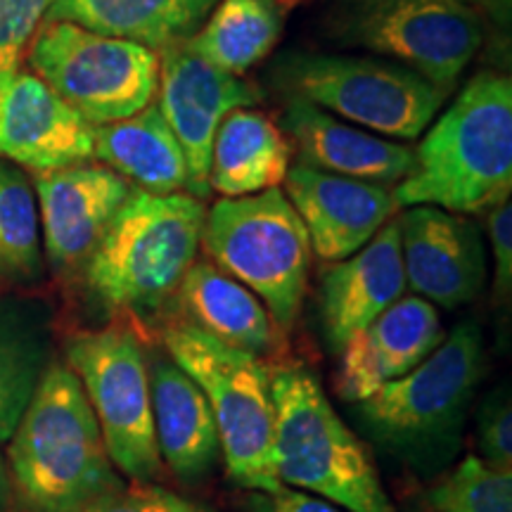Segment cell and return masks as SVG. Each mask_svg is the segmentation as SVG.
Returning a JSON list of instances; mask_svg holds the SVG:
<instances>
[{
  "label": "cell",
  "instance_id": "6da1fadb",
  "mask_svg": "<svg viewBox=\"0 0 512 512\" xmlns=\"http://www.w3.org/2000/svg\"><path fill=\"white\" fill-rule=\"evenodd\" d=\"M512 192V79L477 74L434 121L415 166L392 190L396 209L482 214Z\"/></svg>",
  "mask_w": 512,
  "mask_h": 512
},
{
  "label": "cell",
  "instance_id": "7a4b0ae2",
  "mask_svg": "<svg viewBox=\"0 0 512 512\" xmlns=\"http://www.w3.org/2000/svg\"><path fill=\"white\" fill-rule=\"evenodd\" d=\"M10 479L29 512H79L124 489L69 366L50 363L10 437Z\"/></svg>",
  "mask_w": 512,
  "mask_h": 512
},
{
  "label": "cell",
  "instance_id": "3957f363",
  "mask_svg": "<svg viewBox=\"0 0 512 512\" xmlns=\"http://www.w3.org/2000/svg\"><path fill=\"white\" fill-rule=\"evenodd\" d=\"M207 209L188 192L131 190L86 261V283L112 311L147 313L181 287L197 261Z\"/></svg>",
  "mask_w": 512,
  "mask_h": 512
},
{
  "label": "cell",
  "instance_id": "277c9868",
  "mask_svg": "<svg viewBox=\"0 0 512 512\" xmlns=\"http://www.w3.org/2000/svg\"><path fill=\"white\" fill-rule=\"evenodd\" d=\"M273 458L280 484L311 491L347 512H396L366 444L304 368L273 373Z\"/></svg>",
  "mask_w": 512,
  "mask_h": 512
},
{
  "label": "cell",
  "instance_id": "5b68a950",
  "mask_svg": "<svg viewBox=\"0 0 512 512\" xmlns=\"http://www.w3.org/2000/svg\"><path fill=\"white\" fill-rule=\"evenodd\" d=\"M484 375V342L477 325L460 323L411 373L384 382L356 403L361 425L401 458L427 467L451 458L460 427Z\"/></svg>",
  "mask_w": 512,
  "mask_h": 512
},
{
  "label": "cell",
  "instance_id": "8992f818",
  "mask_svg": "<svg viewBox=\"0 0 512 512\" xmlns=\"http://www.w3.org/2000/svg\"><path fill=\"white\" fill-rule=\"evenodd\" d=\"M166 356L207 396L221 439L228 477L242 489L275 491L273 373L259 356L230 347L195 323L164 330Z\"/></svg>",
  "mask_w": 512,
  "mask_h": 512
},
{
  "label": "cell",
  "instance_id": "52a82bcc",
  "mask_svg": "<svg viewBox=\"0 0 512 512\" xmlns=\"http://www.w3.org/2000/svg\"><path fill=\"white\" fill-rule=\"evenodd\" d=\"M200 247L211 264L264 302L278 328L297 323L313 249L283 188L221 197L204 216Z\"/></svg>",
  "mask_w": 512,
  "mask_h": 512
},
{
  "label": "cell",
  "instance_id": "ba28073f",
  "mask_svg": "<svg viewBox=\"0 0 512 512\" xmlns=\"http://www.w3.org/2000/svg\"><path fill=\"white\" fill-rule=\"evenodd\" d=\"M273 81L287 98L399 143L420 138L448 98L425 76L384 57L294 50L275 64Z\"/></svg>",
  "mask_w": 512,
  "mask_h": 512
},
{
  "label": "cell",
  "instance_id": "9c48e42d",
  "mask_svg": "<svg viewBox=\"0 0 512 512\" xmlns=\"http://www.w3.org/2000/svg\"><path fill=\"white\" fill-rule=\"evenodd\" d=\"M330 38L399 62L446 95L484 41L467 0H332Z\"/></svg>",
  "mask_w": 512,
  "mask_h": 512
},
{
  "label": "cell",
  "instance_id": "30bf717a",
  "mask_svg": "<svg viewBox=\"0 0 512 512\" xmlns=\"http://www.w3.org/2000/svg\"><path fill=\"white\" fill-rule=\"evenodd\" d=\"M29 62L38 79L91 126L114 124L150 105L159 83V53L46 19L31 41Z\"/></svg>",
  "mask_w": 512,
  "mask_h": 512
},
{
  "label": "cell",
  "instance_id": "8fae6325",
  "mask_svg": "<svg viewBox=\"0 0 512 512\" xmlns=\"http://www.w3.org/2000/svg\"><path fill=\"white\" fill-rule=\"evenodd\" d=\"M67 366L83 384L112 465L133 484L152 482L162 458L152 420L150 370L138 337L124 328L69 337Z\"/></svg>",
  "mask_w": 512,
  "mask_h": 512
},
{
  "label": "cell",
  "instance_id": "7c38bea8",
  "mask_svg": "<svg viewBox=\"0 0 512 512\" xmlns=\"http://www.w3.org/2000/svg\"><path fill=\"white\" fill-rule=\"evenodd\" d=\"M157 107L181 143L190 169L188 192L197 200L209 195L211 145L221 121L233 110L252 107L261 95L252 83L204 60L188 41L159 50Z\"/></svg>",
  "mask_w": 512,
  "mask_h": 512
},
{
  "label": "cell",
  "instance_id": "4fadbf2b",
  "mask_svg": "<svg viewBox=\"0 0 512 512\" xmlns=\"http://www.w3.org/2000/svg\"><path fill=\"white\" fill-rule=\"evenodd\" d=\"M399 223L406 285L444 309H458L482 292L486 252L475 221L437 207H408Z\"/></svg>",
  "mask_w": 512,
  "mask_h": 512
},
{
  "label": "cell",
  "instance_id": "5bb4252c",
  "mask_svg": "<svg viewBox=\"0 0 512 512\" xmlns=\"http://www.w3.org/2000/svg\"><path fill=\"white\" fill-rule=\"evenodd\" d=\"M43 247L57 273L86 266L126 197L131 183L112 169L72 164L34 178Z\"/></svg>",
  "mask_w": 512,
  "mask_h": 512
},
{
  "label": "cell",
  "instance_id": "9a60e30c",
  "mask_svg": "<svg viewBox=\"0 0 512 512\" xmlns=\"http://www.w3.org/2000/svg\"><path fill=\"white\" fill-rule=\"evenodd\" d=\"M0 157L36 171L83 164L93 157V126L36 74L0 79Z\"/></svg>",
  "mask_w": 512,
  "mask_h": 512
},
{
  "label": "cell",
  "instance_id": "2e32d148",
  "mask_svg": "<svg viewBox=\"0 0 512 512\" xmlns=\"http://www.w3.org/2000/svg\"><path fill=\"white\" fill-rule=\"evenodd\" d=\"M283 183L309 233L311 249L330 264L366 247L396 211L384 185L325 174L302 162L290 166Z\"/></svg>",
  "mask_w": 512,
  "mask_h": 512
},
{
  "label": "cell",
  "instance_id": "e0dca14e",
  "mask_svg": "<svg viewBox=\"0 0 512 512\" xmlns=\"http://www.w3.org/2000/svg\"><path fill=\"white\" fill-rule=\"evenodd\" d=\"M280 128L297 150L299 162L354 181L396 185L415 166V150L399 140L382 138L302 98H290Z\"/></svg>",
  "mask_w": 512,
  "mask_h": 512
},
{
  "label": "cell",
  "instance_id": "ac0fdd59",
  "mask_svg": "<svg viewBox=\"0 0 512 512\" xmlns=\"http://www.w3.org/2000/svg\"><path fill=\"white\" fill-rule=\"evenodd\" d=\"M399 223L387 221L366 247L335 261L320 285V316L330 349L337 351L366 330L406 292Z\"/></svg>",
  "mask_w": 512,
  "mask_h": 512
},
{
  "label": "cell",
  "instance_id": "d6986e66",
  "mask_svg": "<svg viewBox=\"0 0 512 512\" xmlns=\"http://www.w3.org/2000/svg\"><path fill=\"white\" fill-rule=\"evenodd\" d=\"M147 370L159 458L183 482H200L221 458L219 427L207 396L169 356H155Z\"/></svg>",
  "mask_w": 512,
  "mask_h": 512
},
{
  "label": "cell",
  "instance_id": "ffe728a7",
  "mask_svg": "<svg viewBox=\"0 0 512 512\" xmlns=\"http://www.w3.org/2000/svg\"><path fill=\"white\" fill-rule=\"evenodd\" d=\"M292 157L290 138L271 117L252 107L233 110L211 145L209 190L221 197H247L280 188Z\"/></svg>",
  "mask_w": 512,
  "mask_h": 512
},
{
  "label": "cell",
  "instance_id": "44dd1931",
  "mask_svg": "<svg viewBox=\"0 0 512 512\" xmlns=\"http://www.w3.org/2000/svg\"><path fill=\"white\" fill-rule=\"evenodd\" d=\"M93 157L140 190L169 195L190 188L188 159L157 102L128 119L93 126Z\"/></svg>",
  "mask_w": 512,
  "mask_h": 512
},
{
  "label": "cell",
  "instance_id": "7402d4cb",
  "mask_svg": "<svg viewBox=\"0 0 512 512\" xmlns=\"http://www.w3.org/2000/svg\"><path fill=\"white\" fill-rule=\"evenodd\" d=\"M216 3L219 0H55L46 19L126 38L159 53L192 38Z\"/></svg>",
  "mask_w": 512,
  "mask_h": 512
},
{
  "label": "cell",
  "instance_id": "603a6c76",
  "mask_svg": "<svg viewBox=\"0 0 512 512\" xmlns=\"http://www.w3.org/2000/svg\"><path fill=\"white\" fill-rule=\"evenodd\" d=\"M178 292L192 323L230 347L261 356L278 344V323L264 302L211 261H195Z\"/></svg>",
  "mask_w": 512,
  "mask_h": 512
},
{
  "label": "cell",
  "instance_id": "cb8c5ba5",
  "mask_svg": "<svg viewBox=\"0 0 512 512\" xmlns=\"http://www.w3.org/2000/svg\"><path fill=\"white\" fill-rule=\"evenodd\" d=\"M48 366L46 306L31 299H0V444L10 441Z\"/></svg>",
  "mask_w": 512,
  "mask_h": 512
},
{
  "label": "cell",
  "instance_id": "d4e9b609",
  "mask_svg": "<svg viewBox=\"0 0 512 512\" xmlns=\"http://www.w3.org/2000/svg\"><path fill=\"white\" fill-rule=\"evenodd\" d=\"M283 27V0H219L188 43L223 72L242 76L271 53Z\"/></svg>",
  "mask_w": 512,
  "mask_h": 512
},
{
  "label": "cell",
  "instance_id": "484cf974",
  "mask_svg": "<svg viewBox=\"0 0 512 512\" xmlns=\"http://www.w3.org/2000/svg\"><path fill=\"white\" fill-rule=\"evenodd\" d=\"M358 337L389 382L418 368L444 342L446 332L437 306L413 294L396 299Z\"/></svg>",
  "mask_w": 512,
  "mask_h": 512
},
{
  "label": "cell",
  "instance_id": "4316f807",
  "mask_svg": "<svg viewBox=\"0 0 512 512\" xmlns=\"http://www.w3.org/2000/svg\"><path fill=\"white\" fill-rule=\"evenodd\" d=\"M43 275L34 185L17 164L0 162V280L29 285Z\"/></svg>",
  "mask_w": 512,
  "mask_h": 512
},
{
  "label": "cell",
  "instance_id": "83f0119b",
  "mask_svg": "<svg viewBox=\"0 0 512 512\" xmlns=\"http://www.w3.org/2000/svg\"><path fill=\"white\" fill-rule=\"evenodd\" d=\"M434 512H512V472L467 456L430 491Z\"/></svg>",
  "mask_w": 512,
  "mask_h": 512
},
{
  "label": "cell",
  "instance_id": "f1b7e54d",
  "mask_svg": "<svg viewBox=\"0 0 512 512\" xmlns=\"http://www.w3.org/2000/svg\"><path fill=\"white\" fill-rule=\"evenodd\" d=\"M55 0H0V79L15 74Z\"/></svg>",
  "mask_w": 512,
  "mask_h": 512
},
{
  "label": "cell",
  "instance_id": "f546056e",
  "mask_svg": "<svg viewBox=\"0 0 512 512\" xmlns=\"http://www.w3.org/2000/svg\"><path fill=\"white\" fill-rule=\"evenodd\" d=\"M79 512H211L204 505H197L188 498L162 489V486L147 482L133 484L114 491L110 496H102L98 501L86 505Z\"/></svg>",
  "mask_w": 512,
  "mask_h": 512
},
{
  "label": "cell",
  "instance_id": "4dcf8cb0",
  "mask_svg": "<svg viewBox=\"0 0 512 512\" xmlns=\"http://www.w3.org/2000/svg\"><path fill=\"white\" fill-rule=\"evenodd\" d=\"M477 441L486 465L512 472V411L508 394L498 392L482 406Z\"/></svg>",
  "mask_w": 512,
  "mask_h": 512
},
{
  "label": "cell",
  "instance_id": "1f68e13d",
  "mask_svg": "<svg viewBox=\"0 0 512 512\" xmlns=\"http://www.w3.org/2000/svg\"><path fill=\"white\" fill-rule=\"evenodd\" d=\"M486 230H489L491 249L496 259V294L498 299L510 292L512 285V207L510 200L489 209L486 219Z\"/></svg>",
  "mask_w": 512,
  "mask_h": 512
},
{
  "label": "cell",
  "instance_id": "d6a6232c",
  "mask_svg": "<svg viewBox=\"0 0 512 512\" xmlns=\"http://www.w3.org/2000/svg\"><path fill=\"white\" fill-rule=\"evenodd\" d=\"M249 508L252 512H342L325 498L309 496L285 484L275 491H254Z\"/></svg>",
  "mask_w": 512,
  "mask_h": 512
},
{
  "label": "cell",
  "instance_id": "836d02e7",
  "mask_svg": "<svg viewBox=\"0 0 512 512\" xmlns=\"http://www.w3.org/2000/svg\"><path fill=\"white\" fill-rule=\"evenodd\" d=\"M472 8L484 12L498 29H510L512 24V0H467Z\"/></svg>",
  "mask_w": 512,
  "mask_h": 512
},
{
  "label": "cell",
  "instance_id": "e575fe53",
  "mask_svg": "<svg viewBox=\"0 0 512 512\" xmlns=\"http://www.w3.org/2000/svg\"><path fill=\"white\" fill-rule=\"evenodd\" d=\"M10 491H12L10 470H8V465H5L3 456H0V512L8 510V505H10Z\"/></svg>",
  "mask_w": 512,
  "mask_h": 512
}]
</instances>
